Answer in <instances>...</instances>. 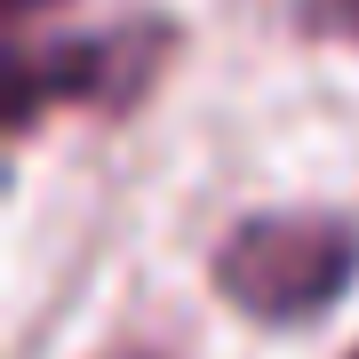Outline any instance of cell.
Instances as JSON below:
<instances>
[{
  "label": "cell",
  "instance_id": "cell-5",
  "mask_svg": "<svg viewBox=\"0 0 359 359\" xmlns=\"http://www.w3.org/2000/svg\"><path fill=\"white\" fill-rule=\"evenodd\" d=\"M351 359H359V351H351Z\"/></svg>",
  "mask_w": 359,
  "mask_h": 359
},
{
  "label": "cell",
  "instance_id": "cell-4",
  "mask_svg": "<svg viewBox=\"0 0 359 359\" xmlns=\"http://www.w3.org/2000/svg\"><path fill=\"white\" fill-rule=\"evenodd\" d=\"M40 8H56V0H8V25H32Z\"/></svg>",
  "mask_w": 359,
  "mask_h": 359
},
{
  "label": "cell",
  "instance_id": "cell-1",
  "mask_svg": "<svg viewBox=\"0 0 359 359\" xmlns=\"http://www.w3.org/2000/svg\"><path fill=\"white\" fill-rule=\"evenodd\" d=\"M359 271V240L335 216H256L216 248V287L231 311L271 327H295L327 311Z\"/></svg>",
  "mask_w": 359,
  "mask_h": 359
},
{
  "label": "cell",
  "instance_id": "cell-2",
  "mask_svg": "<svg viewBox=\"0 0 359 359\" xmlns=\"http://www.w3.org/2000/svg\"><path fill=\"white\" fill-rule=\"evenodd\" d=\"M168 56V25H128L104 40H65V48H25L8 80V120L32 128L40 104H136L144 80Z\"/></svg>",
  "mask_w": 359,
  "mask_h": 359
},
{
  "label": "cell",
  "instance_id": "cell-3",
  "mask_svg": "<svg viewBox=\"0 0 359 359\" xmlns=\"http://www.w3.org/2000/svg\"><path fill=\"white\" fill-rule=\"evenodd\" d=\"M295 32H311V40H351V48H359V0H295Z\"/></svg>",
  "mask_w": 359,
  "mask_h": 359
}]
</instances>
